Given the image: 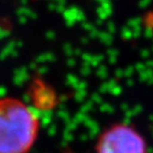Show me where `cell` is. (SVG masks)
<instances>
[{
  "instance_id": "obj_1",
  "label": "cell",
  "mask_w": 153,
  "mask_h": 153,
  "mask_svg": "<svg viewBox=\"0 0 153 153\" xmlns=\"http://www.w3.org/2000/svg\"><path fill=\"white\" fill-rule=\"evenodd\" d=\"M37 130V117L29 106L16 99H0V153H26Z\"/></svg>"
},
{
  "instance_id": "obj_2",
  "label": "cell",
  "mask_w": 153,
  "mask_h": 153,
  "mask_svg": "<svg viewBox=\"0 0 153 153\" xmlns=\"http://www.w3.org/2000/svg\"><path fill=\"white\" fill-rule=\"evenodd\" d=\"M98 153H148L140 134L128 124H117L103 134Z\"/></svg>"
}]
</instances>
